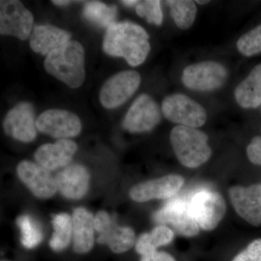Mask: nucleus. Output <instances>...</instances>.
Returning a JSON list of instances; mask_svg holds the SVG:
<instances>
[{
  "label": "nucleus",
  "mask_w": 261,
  "mask_h": 261,
  "mask_svg": "<svg viewBox=\"0 0 261 261\" xmlns=\"http://www.w3.org/2000/svg\"><path fill=\"white\" fill-rule=\"evenodd\" d=\"M196 3H198V4H200V5H206V4H207V3H210V1H196L195 2Z\"/></svg>",
  "instance_id": "35"
},
{
  "label": "nucleus",
  "mask_w": 261,
  "mask_h": 261,
  "mask_svg": "<svg viewBox=\"0 0 261 261\" xmlns=\"http://www.w3.org/2000/svg\"><path fill=\"white\" fill-rule=\"evenodd\" d=\"M139 1H136V0H126V1H121V3H123V5H126L127 7H132L137 5Z\"/></svg>",
  "instance_id": "33"
},
{
  "label": "nucleus",
  "mask_w": 261,
  "mask_h": 261,
  "mask_svg": "<svg viewBox=\"0 0 261 261\" xmlns=\"http://www.w3.org/2000/svg\"><path fill=\"white\" fill-rule=\"evenodd\" d=\"M184 183L185 179L179 175H168L136 185L130 190V197L139 202L171 198L181 190Z\"/></svg>",
  "instance_id": "15"
},
{
  "label": "nucleus",
  "mask_w": 261,
  "mask_h": 261,
  "mask_svg": "<svg viewBox=\"0 0 261 261\" xmlns=\"http://www.w3.org/2000/svg\"><path fill=\"white\" fill-rule=\"evenodd\" d=\"M147 32L132 22L113 24L108 27L103 40V50L108 56L124 58L130 66L145 62L150 51Z\"/></svg>",
  "instance_id": "1"
},
{
  "label": "nucleus",
  "mask_w": 261,
  "mask_h": 261,
  "mask_svg": "<svg viewBox=\"0 0 261 261\" xmlns=\"http://www.w3.org/2000/svg\"><path fill=\"white\" fill-rule=\"evenodd\" d=\"M77 150L73 141L59 140L53 144H45L36 151L34 158L42 167L54 171L68 166Z\"/></svg>",
  "instance_id": "16"
},
{
  "label": "nucleus",
  "mask_w": 261,
  "mask_h": 261,
  "mask_svg": "<svg viewBox=\"0 0 261 261\" xmlns=\"http://www.w3.org/2000/svg\"><path fill=\"white\" fill-rule=\"evenodd\" d=\"M73 248L77 253L92 250L94 243V218L86 209H75L73 214Z\"/></svg>",
  "instance_id": "19"
},
{
  "label": "nucleus",
  "mask_w": 261,
  "mask_h": 261,
  "mask_svg": "<svg viewBox=\"0 0 261 261\" xmlns=\"http://www.w3.org/2000/svg\"><path fill=\"white\" fill-rule=\"evenodd\" d=\"M21 232V243L27 248L37 247L42 240V232L39 226L28 216H20L17 221Z\"/></svg>",
  "instance_id": "26"
},
{
  "label": "nucleus",
  "mask_w": 261,
  "mask_h": 261,
  "mask_svg": "<svg viewBox=\"0 0 261 261\" xmlns=\"http://www.w3.org/2000/svg\"><path fill=\"white\" fill-rule=\"evenodd\" d=\"M260 113H261V107L260 108Z\"/></svg>",
  "instance_id": "36"
},
{
  "label": "nucleus",
  "mask_w": 261,
  "mask_h": 261,
  "mask_svg": "<svg viewBox=\"0 0 261 261\" xmlns=\"http://www.w3.org/2000/svg\"><path fill=\"white\" fill-rule=\"evenodd\" d=\"M134 230L126 226H119L116 221L106 233L99 234L98 243L106 244L113 252L122 253L128 251L135 243Z\"/></svg>",
  "instance_id": "21"
},
{
  "label": "nucleus",
  "mask_w": 261,
  "mask_h": 261,
  "mask_svg": "<svg viewBox=\"0 0 261 261\" xmlns=\"http://www.w3.org/2000/svg\"><path fill=\"white\" fill-rule=\"evenodd\" d=\"M238 51L245 57L261 54V23L244 34L237 42Z\"/></svg>",
  "instance_id": "27"
},
{
  "label": "nucleus",
  "mask_w": 261,
  "mask_h": 261,
  "mask_svg": "<svg viewBox=\"0 0 261 261\" xmlns=\"http://www.w3.org/2000/svg\"><path fill=\"white\" fill-rule=\"evenodd\" d=\"M234 97L239 106L244 109L256 110L261 107V63L255 65L239 84Z\"/></svg>",
  "instance_id": "20"
},
{
  "label": "nucleus",
  "mask_w": 261,
  "mask_h": 261,
  "mask_svg": "<svg viewBox=\"0 0 261 261\" xmlns=\"http://www.w3.org/2000/svg\"><path fill=\"white\" fill-rule=\"evenodd\" d=\"M196 222L202 229L211 231L219 225L226 214V203L219 192L203 190L189 202Z\"/></svg>",
  "instance_id": "6"
},
{
  "label": "nucleus",
  "mask_w": 261,
  "mask_h": 261,
  "mask_svg": "<svg viewBox=\"0 0 261 261\" xmlns=\"http://www.w3.org/2000/svg\"><path fill=\"white\" fill-rule=\"evenodd\" d=\"M171 17L178 28L182 30L190 29L195 23L197 7L191 0H171L166 1Z\"/></svg>",
  "instance_id": "24"
},
{
  "label": "nucleus",
  "mask_w": 261,
  "mask_h": 261,
  "mask_svg": "<svg viewBox=\"0 0 261 261\" xmlns=\"http://www.w3.org/2000/svg\"><path fill=\"white\" fill-rule=\"evenodd\" d=\"M161 109L168 121L179 126L197 128L207 121L204 108L185 94H173L165 97Z\"/></svg>",
  "instance_id": "4"
},
{
  "label": "nucleus",
  "mask_w": 261,
  "mask_h": 261,
  "mask_svg": "<svg viewBox=\"0 0 261 261\" xmlns=\"http://www.w3.org/2000/svg\"><path fill=\"white\" fill-rule=\"evenodd\" d=\"M228 78V71L217 62L194 63L185 68L181 81L187 88L199 92H210L221 88Z\"/></svg>",
  "instance_id": "5"
},
{
  "label": "nucleus",
  "mask_w": 261,
  "mask_h": 261,
  "mask_svg": "<svg viewBox=\"0 0 261 261\" xmlns=\"http://www.w3.org/2000/svg\"><path fill=\"white\" fill-rule=\"evenodd\" d=\"M3 127L5 133L15 140L30 142L37 136L35 111L31 103L20 102L5 116Z\"/></svg>",
  "instance_id": "12"
},
{
  "label": "nucleus",
  "mask_w": 261,
  "mask_h": 261,
  "mask_svg": "<svg viewBox=\"0 0 261 261\" xmlns=\"http://www.w3.org/2000/svg\"><path fill=\"white\" fill-rule=\"evenodd\" d=\"M37 130L60 140L75 137L82 130L80 118L74 113L59 109L44 111L37 119Z\"/></svg>",
  "instance_id": "10"
},
{
  "label": "nucleus",
  "mask_w": 261,
  "mask_h": 261,
  "mask_svg": "<svg viewBox=\"0 0 261 261\" xmlns=\"http://www.w3.org/2000/svg\"><path fill=\"white\" fill-rule=\"evenodd\" d=\"M247 156L252 164L261 166V135L255 136L246 149Z\"/></svg>",
  "instance_id": "30"
},
{
  "label": "nucleus",
  "mask_w": 261,
  "mask_h": 261,
  "mask_svg": "<svg viewBox=\"0 0 261 261\" xmlns=\"http://www.w3.org/2000/svg\"><path fill=\"white\" fill-rule=\"evenodd\" d=\"M136 12L139 16L145 18L149 23L161 25L163 23V12L159 0L139 1L136 5Z\"/></svg>",
  "instance_id": "28"
},
{
  "label": "nucleus",
  "mask_w": 261,
  "mask_h": 261,
  "mask_svg": "<svg viewBox=\"0 0 261 261\" xmlns=\"http://www.w3.org/2000/svg\"><path fill=\"white\" fill-rule=\"evenodd\" d=\"M140 261H176L171 255L165 252L154 251L142 255Z\"/></svg>",
  "instance_id": "32"
},
{
  "label": "nucleus",
  "mask_w": 261,
  "mask_h": 261,
  "mask_svg": "<svg viewBox=\"0 0 261 261\" xmlns=\"http://www.w3.org/2000/svg\"><path fill=\"white\" fill-rule=\"evenodd\" d=\"M170 142L178 161L187 168L202 166L212 154L208 137L197 128L179 125L175 126L171 132Z\"/></svg>",
  "instance_id": "3"
},
{
  "label": "nucleus",
  "mask_w": 261,
  "mask_h": 261,
  "mask_svg": "<svg viewBox=\"0 0 261 261\" xmlns=\"http://www.w3.org/2000/svg\"><path fill=\"white\" fill-rule=\"evenodd\" d=\"M116 221L108 213L100 211L94 217V228L99 234L106 233Z\"/></svg>",
  "instance_id": "31"
},
{
  "label": "nucleus",
  "mask_w": 261,
  "mask_h": 261,
  "mask_svg": "<svg viewBox=\"0 0 261 261\" xmlns=\"http://www.w3.org/2000/svg\"><path fill=\"white\" fill-rule=\"evenodd\" d=\"M154 220L161 224L171 225L180 234L192 238L198 234L200 226L196 222L188 202L171 200L154 215Z\"/></svg>",
  "instance_id": "11"
},
{
  "label": "nucleus",
  "mask_w": 261,
  "mask_h": 261,
  "mask_svg": "<svg viewBox=\"0 0 261 261\" xmlns=\"http://www.w3.org/2000/svg\"><path fill=\"white\" fill-rule=\"evenodd\" d=\"M232 261H261V239L252 242Z\"/></svg>",
  "instance_id": "29"
},
{
  "label": "nucleus",
  "mask_w": 261,
  "mask_h": 261,
  "mask_svg": "<svg viewBox=\"0 0 261 261\" xmlns=\"http://www.w3.org/2000/svg\"><path fill=\"white\" fill-rule=\"evenodd\" d=\"M34 17L17 0L0 2V34L25 40L32 34Z\"/></svg>",
  "instance_id": "7"
},
{
  "label": "nucleus",
  "mask_w": 261,
  "mask_h": 261,
  "mask_svg": "<svg viewBox=\"0 0 261 261\" xmlns=\"http://www.w3.org/2000/svg\"><path fill=\"white\" fill-rule=\"evenodd\" d=\"M118 14L116 6H108L101 2L91 1L86 3L83 10L84 18L99 27H108L115 23Z\"/></svg>",
  "instance_id": "23"
},
{
  "label": "nucleus",
  "mask_w": 261,
  "mask_h": 261,
  "mask_svg": "<svg viewBox=\"0 0 261 261\" xmlns=\"http://www.w3.org/2000/svg\"><path fill=\"white\" fill-rule=\"evenodd\" d=\"M54 233L50 240L51 248L55 251H61L69 245L73 233V221L69 215H56L53 221Z\"/></svg>",
  "instance_id": "25"
},
{
  "label": "nucleus",
  "mask_w": 261,
  "mask_h": 261,
  "mask_svg": "<svg viewBox=\"0 0 261 261\" xmlns=\"http://www.w3.org/2000/svg\"><path fill=\"white\" fill-rule=\"evenodd\" d=\"M56 180L58 190L67 198H82L89 189V172L82 165L67 166L57 174Z\"/></svg>",
  "instance_id": "18"
},
{
  "label": "nucleus",
  "mask_w": 261,
  "mask_h": 261,
  "mask_svg": "<svg viewBox=\"0 0 261 261\" xmlns=\"http://www.w3.org/2000/svg\"><path fill=\"white\" fill-rule=\"evenodd\" d=\"M44 66L47 73L72 89H76L85 80L83 46L70 40L46 57Z\"/></svg>",
  "instance_id": "2"
},
{
  "label": "nucleus",
  "mask_w": 261,
  "mask_h": 261,
  "mask_svg": "<svg viewBox=\"0 0 261 261\" xmlns=\"http://www.w3.org/2000/svg\"><path fill=\"white\" fill-rule=\"evenodd\" d=\"M173 237L174 233L171 228L161 225L154 228L150 233L141 235L136 244V250L141 255L156 251L158 247L171 243Z\"/></svg>",
  "instance_id": "22"
},
{
  "label": "nucleus",
  "mask_w": 261,
  "mask_h": 261,
  "mask_svg": "<svg viewBox=\"0 0 261 261\" xmlns=\"http://www.w3.org/2000/svg\"><path fill=\"white\" fill-rule=\"evenodd\" d=\"M53 3L57 5H66L69 4L70 1H63V0L58 1V0H56V1H53Z\"/></svg>",
  "instance_id": "34"
},
{
  "label": "nucleus",
  "mask_w": 261,
  "mask_h": 261,
  "mask_svg": "<svg viewBox=\"0 0 261 261\" xmlns=\"http://www.w3.org/2000/svg\"><path fill=\"white\" fill-rule=\"evenodd\" d=\"M140 83L141 75L138 72H120L103 84L99 92L100 102L108 109L119 107L135 93Z\"/></svg>",
  "instance_id": "8"
},
{
  "label": "nucleus",
  "mask_w": 261,
  "mask_h": 261,
  "mask_svg": "<svg viewBox=\"0 0 261 261\" xmlns=\"http://www.w3.org/2000/svg\"><path fill=\"white\" fill-rule=\"evenodd\" d=\"M161 114L159 105L150 96L141 94L128 109L123 119V128L130 133L149 132L161 122Z\"/></svg>",
  "instance_id": "9"
},
{
  "label": "nucleus",
  "mask_w": 261,
  "mask_h": 261,
  "mask_svg": "<svg viewBox=\"0 0 261 261\" xmlns=\"http://www.w3.org/2000/svg\"><path fill=\"white\" fill-rule=\"evenodd\" d=\"M228 195L240 217L253 226L261 225V185L231 187Z\"/></svg>",
  "instance_id": "13"
},
{
  "label": "nucleus",
  "mask_w": 261,
  "mask_h": 261,
  "mask_svg": "<svg viewBox=\"0 0 261 261\" xmlns=\"http://www.w3.org/2000/svg\"><path fill=\"white\" fill-rule=\"evenodd\" d=\"M71 34L54 25H37L30 35V47L35 53L48 56L66 43L70 42Z\"/></svg>",
  "instance_id": "17"
},
{
  "label": "nucleus",
  "mask_w": 261,
  "mask_h": 261,
  "mask_svg": "<svg viewBox=\"0 0 261 261\" xmlns=\"http://www.w3.org/2000/svg\"><path fill=\"white\" fill-rule=\"evenodd\" d=\"M17 172L20 179L39 198H49L58 190L56 178L39 164L22 161L18 164Z\"/></svg>",
  "instance_id": "14"
}]
</instances>
